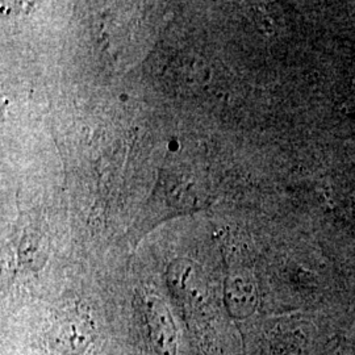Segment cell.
<instances>
[{
    "label": "cell",
    "instance_id": "cell-1",
    "mask_svg": "<svg viewBox=\"0 0 355 355\" xmlns=\"http://www.w3.org/2000/svg\"><path fill=\"white\" fill-rule=\"evenodd\" d=\"M96 327L89 309L66 305L51 321L48 343L60 355H83L95 341Z\"/></svg>",
    "mask_w": 355,
    "mask_h": 355
},
{
    "label": "cell",
    "instance_id": "cell-2",
    "mask_svg": "<svg viewBox=\"0 0 355 355\" xmlns=\"http://www.w3.org/2000/svg\"><path fill=\"white\" fill-rule=\"evenodd\" d=\"M140 308L154 354L177 355V328L162 299L154 293H144L140 297Z\"/></svg>",
    "mask_w": 355,
    "mask_h": 355
},
{
    "label": "cell",
    "instance_id": "cell-3",
    "mask_svg": "<svg viewBox=\"0 0 355 355\" xmlns=\"http://www.w3.org/2000/svg\"><path fill=\"white\" fill-rule=\"evenodd\" d=\"M20 259L26 266L36 270L45 262V252L37 234H26L20 245Z\"/></svg>",
    "mask_w": 355,
    "mask_h": 355
}]
</instances>
